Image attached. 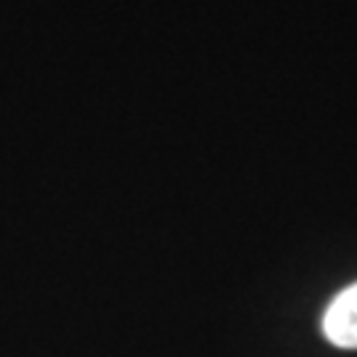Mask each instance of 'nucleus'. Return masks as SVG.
<instances>
[{
	"mask_svg": "<svg viewBox=\"0 0 357 357\" xmlns=\"http://www.w3.org/2000/svg\"><path fill=\"white\" fill-rule=\"evenodd\" d=\"M323 336L339 349H357V283L342 289L326 307Z\"/></svg>",
	"mask_w": 357,
	"mask_h": 357,
	"instance_id": "obj_1",
	"label": "nucleus"
}]
</instances>
